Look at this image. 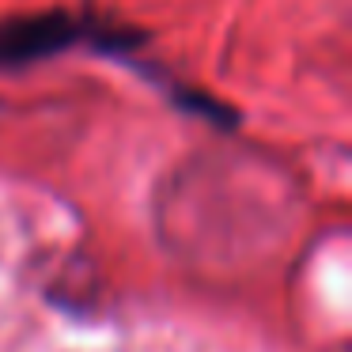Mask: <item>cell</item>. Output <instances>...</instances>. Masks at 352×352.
<instances>
[{"label": "cell", "mask_w": 352, "mask_h": 352, "mask_svg": "<svg viewBox=\"0 0 352 352\" xmlns=\"http://www.w3.org/2000/svg\"><path fill=\"white\" fill-rule=\"evenodd\" d=\"M84 38V23L65 12H42V16H19L0 23V69H23L42 57L76 46Z\"/></svg>", "instance_id": "cell-1"}]
</instances>
